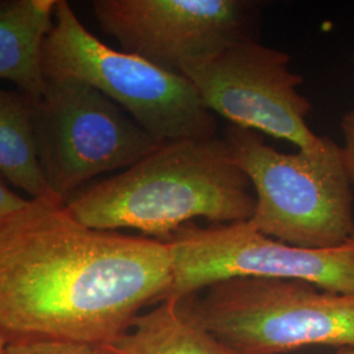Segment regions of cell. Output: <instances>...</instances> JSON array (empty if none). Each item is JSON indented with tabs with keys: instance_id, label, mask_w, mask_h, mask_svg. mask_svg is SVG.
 <instances>
[{
	"instance_id": "6da1fadb",
	"label": "cell",
	"mask_w": 354,
	"mask_h": 354,
	"mask_svg": "<svg viewBox=\"0 0 354 354\" xmlns=\"http://www.w3.org/2000/svg\"><path fill=\"white\" fill-rule=\"evenodd\" d=\"M172 283L165 241L79 223L54 198L0 227V330L108 344Z\"/></svg>"
},
{
	"instance_id": "7a4b0ae2",
	"label": "cell",
	"mask_w": 354,
	"mask_h": 354,
	"mask_svg": "<svg viewBox=\"0 0 354 354\" xmlns=\"http://www.w3.org/2000/svg\"><path fill=\"white\" fill-rule=\"evenodd\" d=\"M254 203L226 140L213 137L162 143L124 172L79 190L64 207L93 230L133 228L167 241L194 218L250 221Z\"/></svg>"
},
{
	"instance_id": "3957f363",
	"label": "cell",
	"mask_w": 354,
	"mask_h": 354,
	"mask_svg": "<svg viewBox=\"0 0 354 354\" xmlns=\"http://www.w3.org/2000/svg\"><path fill=\"white\" fill-rule=\"evenodd\" d=\"M225 140L254 190V228L308 250L336 248L352 238L353 185L340 145L326 137L317 151L286 153L234 125Z\"/></svg>"
},
{
	"instance_id": "277c9868",
	"label": "cell",
	"mask_w": 354,
	"mask_h": 354,
	"mask_svg": "<svg viewBox=\"0 0 354 354\" xmlns=\"http://www.w3.org/2000/svg\"><path fill=\"white\" fill-rule=\"evenodd\" d=\"M42 70L45 79L68 76L99 89L160 145L216 137L215 114L185 76L102 44L66 0H57Z\"/></svg>"
},
{
	"instance_id": "5b68a950",
	"label": "cell",
	"mask_w": 354,
	"mask_h": 354,
	"mask_svg": "<svg viewBox=\"0 0 354 354\" xmlns=\"http://www.w3.org/2000/svg\"><path fill=\"white\" fill-rule=\"evenodd\" d=\"M200 322L238 354L354 348V294L292 279L241 277L190 297Z\"/></svg>"
},
{
	"instance_id": "8992f818",
	"label": "cell",
	"mask_w": 354,
	"mask_h": 354,
	"mask_svg": "<svg viewBox=\"0 0 354 354\" xmlns=\"http://www.w3.org/2000/svg\"><path fill=\"white\" fill-rule=\"evenodd\" d=\"M36 134L42 174L64 205L91 178L127 169L160 146L99 89L68 76L46 77Z\"/></svg>"
},
{
	"instance_id": "52a82bcc",
	"label": "cell",
	"mask_w": 354,
	"mask_h": 354,
	"mask_svg": "<svg viewBox=\"0 0 354 354\" xmlns=\"http://www.w3.org/2000/svg\"><path fill=\"white\" fill-rule=\"evenodd\" d=\"M165 243L172 261L165 301L241 277L304 281L323 290L354 294V234L340 247L308 250L266 236L245 221L212 227L185 225Z\"/></svg>"
},
{
	"instance_id": "ba28073f",
	"label": "cell",
	"mask_w": 354,
	"mask_h": 354,
	"mask_svg": "<svg viewBox=\"0 0 354 354\" xmlns=\"http://www.w3.org/2000/svg\"><path fill=\"white\" fill-rule=\"evenodd\" d=\"M205 106L231 125L289 140L317 151L326 137L307 124L311 104L299 93L304 77L290 70V55L243 37L180 68Z\"/></svg>"
},
{
	"instance_id": "9c48e42d",
	"label": "cell",
	"mask_w": 354,
	"mask_h": 354,
	"mask_svg": "<svg viewBox=\"0 0 354 354\" xmlns=\"http://www.w3.org/2000/svg\"><path fill=\"white\" fill-rule=\"evenodd\" d=\"M93 15L122 50L180 74L190 61L248 37L245 0H95Z\"/></svg>"
},
{
	"instance_id": "30bf717a",
	"label": "cell",
	"mask_w": 354,
	"mask_h": 354,
	"mask_svg": "<svg viewBox=\"0 0 354 354\" xmlns=\"http://www.w3.org/2000/svg\"><path fill=\"white\" fill-rule=\"evenodd\" d=\"M106 345L113 354H238L200 322L190 297L156 304Z\"/></svg>"
},
{
	"instance_id": "8fae6325",
	"label": "cell",
	"mask_w": 354,
	"mask_h": 354,
	"mask_svg": "<svg viewBox=\"0 0 354 354\" xmlns=\"http://www.w3.org/2000/svg\"><path fill=\"white\" fill-rule=\"evenodd\" d=\"M57 0H0V79L39 97L46 86L42 49Z\"/></svg>"
},
{
	"instance_id": "7c38bea8",
	"label": "cell",
	"mask_w": 354,
	"mask_h": 354,
	"mask_svg": "<svg viewBox=\"0 0 354 354\" xmlns=\"http://www.w3.org/2000/svg\"><path fill=\"white\" fill-rule=\"evenodd\" d=\"M36 99L0 88V174L30 200H44L54 197L38 159Z\"/></svg>"
},
{
	"instance_id": "4fadbf2b",
	"label": "cell",
	"mask_w": 354,
	"mask_h": 354,
	"mask_svg": "<svg viewBox=\"0 0 354 354\" xmlns=\"http://www.w3.org/2000/svg\"><path fill=\"white\" fill-rule=\"evenodd\" d=\"M6 354H113L106 344L49 336L8 337Z\"/></svg>"
},
{
	"instance_id": "5bb4252c",
	"label": "cell",
	"mask_w": 354,
	"mask_h": 354,
	"mask_svg": "<svg viewBox=\"0 0 354 354\" xmlns=\"http://www.w3.org/2000/svg\"><path fill=\"white\" fill-rule=\"evenodd\" d=\"M30 198L26 200L10 189L6 183L0 178V227L8 222L13 215L17 214L29 203Z\"/></svg>"
},
{
	"instance_id": "9a60e30c",
	"label": "cell",
	"mask_w": 354,
	"mask_h": 354,
	"mask_svg": "<svg viewBox=\"0 0 354 354\" xmlns=\"http://www.w3.org/2000/svg\"><path fill=\"white\" fill-rule=\"evenodd\" d=\"M342 136H344V159L348 169V175L351 177L352 185L354 187V106L344 114L342 120Z\"/></svg>"
},
{
	"instance_id": "2e32d148",
	"label": "cell",
	"mask_w": 354,
	"mask_h": 354,
	"mask_svg": "<svg viewBox=\"0 0 354 354\" xmlns=\"http://www.w3.org/2000/svg\"><path fill=\"white\" fill-rule=\"evenodd\" d=\"M7 342H8V337L0 330V354H6Z\"/></svg>"
},
{
	"instance_id": "e0dca14e",
	"label": "cell",
	"mask_w": 354,
	"mask_h": 354,
	"mask_svg": "<svg viewBox=\"0 0 354 354\" xmlns=\"http://www.w3.org/2000/svg\"><path fill=\"white\" fill-rule=\"evenodd\" d=\"M335 354H354V348H349V349H340L337 353Z\"/></svg>"
}]
</instances>
